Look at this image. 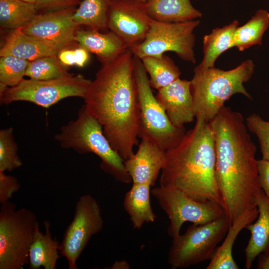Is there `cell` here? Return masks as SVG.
Returning <instances> with one entry per match:
<instances>
[{"instance_id": "4fadbf2b", "label": "cell", "mask_w": 269, "mask_h": 269, "mask_svg": "<svg viewBox=\"0 0 269 269\" xmlns=\"http://www.w3.org/2000/svg\"><path fill=\"white\" fill-rule=\"evenodd\" d=\"M76 9L72 7L38 13L22 30L58 53L77 43L75 36L80 26L73 19Z\"/></svg>"}, {"instance_id": "603a6c76", "label": "cell", "mask_w": 269, "mask_h": 269, "mask_svg": "<svg viewBox=\"0 0 269 269\" xmlns=\"http://www.w3.org/2000/svg\"><path fill=\"white\" fill-rule=\"evenodd\" d=\"M146 7L151 18L159 21L183 22L198 19L202 16L191 0H149Z\"/></svg>"}, {"instance_id": "1f68e13d", "label": "cell", "mask_w": 269, "mask_h": 269, "mask_svg": "<svg viewBox=\"0 0 269 269\" xmlns=\"http://www.w3.org/2000/svg\"><path fill=\"white\" fill-rule=\"evenodd\" d=\"M246 121L249 130L258 137L262 159L269 160V122L264 120L257 114L250 115Z\"/></svg>"}, {"instance_id": "8992f818", "label": "cell", "mask_w": 269, "mask_h": 269, "mask_svg": "<svg viewBox=\"0 0 269 269\" xmlns=\"http://www.w3.org/2000/svg\"><path fill=\"white\" fill-rule=\"evenodd\" d=\"M134 66L139 106L138 137L166 151L180 143L186 133L185 128H177L171 123L152 93L141 60L134 56Z\"/></svg>"}, {"instance_id": "ba28073f", "label": "cell", "mask_w": 269, "mask_h": 269, "mask_svg": "<svg viewBox=\"0 0 269 269\" xmlns=\"http://www.w3.org/2000/svg\"><path fill=\"white\" fill-rule=\"evenodd\" d=\"M230 225L225 215L206 223L190 226L184 234L173 238L168 254L171 268L184 269L211 260Z\"/></svg>"}, {"instance_id": "9a60e30c", "label": "cell", "mask_w": 269, "mask_h": 269, "mask_svg": "<svg viewBox=\"0 0 269 269\" xmlns=\"http://www.w3.org/2000/svg\"><path fill=\"white\" fill-rule=\"evenodd\" d=\"M155 97L174 126L183 128L196 118L190 81L179 78L157 90Z\"/></svg>"}, {"instance_id": "7a4b0ae2", "label": "cell", "mask_w": 269, "mask_h": 269, "mask_svg": "<svg viewBox=\"0 0 269 269\" xmlns=\"http://www.w3.org/2000/svg\"><path fill=\"white\" fill-rule=\"evenodd\" d=\"M134 58L128 49L102 64L83 98L85 110L100 123L124 161L134 154L138 144L139 106Z\"/></svg>"}, {"instance_id": "d6a6232c", "label": "cell", "mask_w": 269, "mask_h": 269, "mask_svg": "<svg viewBox=\"0 0 269 269\" xmlns=\"http://www.w3.org/2000/svg\"><path fill=\"white\" fill-rule=\"evenodd\" d=\"M20 185L16 177L0 171V203L9 201L14 193L17 192Z\"/></svg>"}, {"instance_id": "3957f363", "label": "cell", "mask_w": 269, "mask_h": 269, "mask_svg": "<svg viewBox=\"0 0 269 269\" xmlns=\"http://www.w3.org/2000/svg\"><path fill=\"white\" fill-rule=\"evenodd\" d=\"M193 128L180 143L166 151L160 186L179 189L191 198L210 201L222 207L216 177V153L209 122L196 118Z\"/></svg>"}, {"instance_id": "7402d4cb", "label": "cell", "mask_w": 269, "mask_h": 269, "mask_svg": "<svg viewBox=\"0 0 269 269\" xmlns=\"http://www.w3.org/2000/svg\"><path fill=\"white\" fill-rule=\"evenodd\" d=\"M239 26V22L235 19L221 27L214 28L203 38V58L197 66L207 69L215 67L217 58L224 52L235 47L234 35Z\"/></svg>"}, {"instance_id": "e0dca14e", "label": "cell", "mask_w": 269, "mask_h": 269, "mask_svg": "<svg viewBox=\"0 0 269 269\" xmlns=\"http://www.w3.org/2000/svg\"><path fill=\"white\" fill-rule=\"evenodd\" d=\"M75 40L80 46L95 54L101 64L113 61L128 49L123 40L111 31L102 33L93 29H79Z\"/></svg>"}, {"instance_id": "2e32d148", "label": "cell", "mask_w": 269, "mask_h": 269, "mask_svg": "<svg viewBox=\"0 0 269 269\" xmlns=\"http://www.w3.org/2000/svg\"><path fill=\"white\" fill-rule=\"evenodd\" d=\"M165 152L149 140L141 139L136 153L124 161L133 184H147L153 187L164 166Z\"/></svg>"}, {"instance_id": "d590c367", "label": "cell", "mask_w": 269, "mask_h": 269, "mask_svg": "<svg viewBox=\"0 0 269 269\" xmlns=\"http://www.w3.org/2000/svg\"><path fill=\"white\" fill-rule=\"evenodd\" d=\"M57 57L64 66H70L75 65V58L74 49H65L59 51Z\"/></svg>"}, {"instance_id": "4316f807", "label": "cell", "mask_w": 269, "mask_h": 269, "mask_svg": "<svg viewBox=\"0 0 269 269\" xmlns=\"http://www.w3.org/2000/svg\"><path fill=\"white\" fill-rule=\"evenodd\" d=\"M38 13L34 3L21 0H0V24L11 30L23 28Z\"/></svg>"}, {"instance_id": "5bb4252c", "label": "cell", "mask_w": 269, "mask_h": 269, "mask_svg": "<svg viewBox=\"0 0 269 269\" xmlns=\"http://www.w3.org/2000/svg\"><path fill=\"white\" fill-rule=\"evenodd\" d=\"M152 18L146 2L138 0H111L108 28L118 35L128 49L141 43Z\"/></svg>"}, {"instance_id": "e575fe53", "label": "cell", "mask_w": 269, "mask_h": 269, "mask_svg": "<svg viewBox=\"0 0 269 269\" xmlns=\"http://www.w3.org/2000/svg\"><path fill=\"white\" fill-rule=\"evenodd\" d=\"M259 179L265 194L269 198V160H258Z\"/></svg>"}, {"instance_id": "836d02e7", "label": "cell", "mask_w": 269, "mask_h": 269, "mask_svg": "<svg viewBox=\"0 0 269 269\" xmlns=\"http://www.w3.org/2000/svg\"><path fill=\"white\" fill-rule=\"evenodd\" d=\"M82 0H36L35 2L38 13L53 11L79 5Z\"/></svg>"}, {"instance_id": "52a82bcc", "label": "cell", "mask_w": 269, "mask_h": 269, "mask_svg": "<svg viewBox=\"0 0 269 269\" xmlns=\"http://www.w3.org/2000/svg\"><path fill=\"white\" fill-rule=\"evenodd\" d=\"M0 204V269H23L39 222L33 211L16 209L10 200Z\"/></svg>"}, {"instance_id": "8d00e7d4", "label": "cell", "mask_w": 269, "mask_h": 269, "mask_svg": "<svg viewBox=\"0 0 269 269\" xmlns=\"http://www.w3.org/2000/svg\"><path fill=\"white\" fill-rule=\"evenodd\" d=\"M75 58V65L79 67H83L89 59V52L80 46L74 49Z\"/></svg>"}, {"instance_id": "44dd1931", "label": "cell", "mask_w": 269, "mask_h": 269, "mask_svg": "<svg viewBox=\"0 0 269 269\" xmlns=\"http://www.w3.org/2000/svg\"><path fill=\"white\" fill-rule=\"evenodd\" d=\"M258 208L239 216L230 226L223 243L218 247L206 269H238L232 254L234 242L240 232L258 216Z\"/></svg>"}, {"instance_id": "83f0119b", "label": "cell", "mask_w": 269, "mask_h": 269, "mask_svg": "<svg viewBox=\"0 0 269 269\" xmlns=\"http://www.w3.org/2000/svg\"><path fill=\"white\" fill-rule=\"evenodd\" d=\"M111 0H82L73 14L74 21L90 29L101 31L108 28Z\"/></svg>"}, {"instance_id": "f1b7e54d", "label": "cell", "mask_w": 269, "mask_h": 269, "mask_svg": "<svg viewBox=\"0 0 269 269\" xmlns=\"http://www.w3.org/2000/svg\"><path fill=\"white\" fill-rule=\"evenodd\" d=\"M57 55L48 56L30 61L25 76L35 80H47L69 75Z\"/></svg>"}, {"instance_id": "ac0fdd59", "label": "cell", "mask_w": 269, "mask_h": 269, "mask_svg": "<svg viewBox=\"0 0 269 269\" xmlns=\"http://www.w3.org/2000/svg\"><path fill=\"white\" fill-rule=\"evenodd\" d=\"M257 208V220L246 227L251 233L245 249L247 269H251L256 259L269 249V198L263 191L258 201Z\"/></svg>"}, {"instance_id": "f35d334b", "label": "cell", "mask_w": 269, "mask_h": 269, "mask_svg": "<svg viewBox=\"0 0 269 269\" xmlns=\"http://www.w3.org/2000/svg\"><path fill=\"white\" fill-rule=\"evenodd\" d=\"M130 265L126 261H116L115 262L110 269H129Z\"/></svg>"}, {"instance_id": "8fae6325", "label": "cell", "mask_w": 269, "mask_h": 269, "mask_svg": "<svg viewBox=\"0 0 269 269\" xmlns=\"http://www.w3.org/2000/svg\"><path fill=\"white\" fill-rule=\"evenodd\" d=\"M151 193L169 219L168 232L172 238L180 235L185 222L202 224L226 215L219 204L195 200L176 188L154 187Z\"/></svg>"}, {"instance_id": "277c9868", "label": "cell", "mask_w": 269, "mask_h": 269, "mask_svg": "<svg viewBox=\"0 0 269 269\" xmlns=\"http://www.w3.org/2000/svg\"><path fill=\"white\" fill-rule=\"evenodd\" d=\"M255 67L251 59L229 70L215 67L202 69L196 66L190 80L196 118L209 122L224 106L225 102L236 94L252 100L244 84L252 78Z\"/></svg>"}, {"instance_id": "9c48e42d", "label": "cell", "mask_w": 269, "mask_h": 269, "mask_svg": "<svg viewBox=\"0 0 269 269\" xmlns=\"http://www.w3.org/2000/svg\"><path fill=\"white\" fill-rule=\"evenodd\" d=\"M200 20L169 22L152 19L144 40L129 49L139 59L148 56L174 52L181 60L193 64L196 59L194 52L195 29Z\"/></svg>"}, {"instance_id": "30bf717a", "label": "cell", "mask_w": 269, "mask_h": 269, "mask_svg": "<svg viewBox=\"0 0 269 269\" xmlns=\"http://www.w3.org/2000/svg\"><path fill=\"white\" fill-rule=\"evenodd\" d=\"M91 81L80 74H69L47 80L23 79L17 85L7 87L0 94V103L9 104L26 101L48 108L66 98L83 99Z\"/></svg>"}, {"instance_id": "d4e9b609", "label": "cell", "mask_w": 269, "mask_h": 269, "mask_svg": "<svg viewBox=\"0 0 269 269\" xmlns=\"http://www.w3.org/2000/svg\"><path fill=\"white\" fill-rule=\"evenodd\" d=\"M140 60L149 76L151 88L158 90L180 78L181 71L179 67L165 54L146 56Z\"/></svg>"}, {"instance_id": "4dcf8cb0", "label": "cell", "mask_w": 269, "mask_h": 269, "mask_svg": "<svg viewBox=\"0 0 269 269\" xmlns=\"http://www.w3.org/2000/svg\"><path fill=\"white\" fill-rule=\"evenodd\" d=\"M30 61L12 56L0 58V84L11 87L24 78Z\"/></svg>"}, {"instance_id": "7c38bea8", "label": "cell", "mask_w": 269, "mask_h": 269, "mask_svg": "<svg viewBox=\"0 0 269 269\" xmlns=\"http://www.w3.org/2000/svg\"><path fill=\"white\" fill-rule=\"evenodd\" d=\"M104 220L100 206L90 194L77 201L73 219L66 228L61 243L60 254L68 262L69 269H77L76 262L92 236L102 230Z\"/></svg>"}, {"instance_id": "f546056e", "label": "cell", "mask_w": 269, "mask_h": 269, "mask_svg": "<svg viewBox=\"0 0 269 269\" xmlns=\"http://www.w3.org/2000/svg\"><path fill=\"white\" fill-rule=\"evenodd\" d=\"M12 128L0 131V171H11L21 167L22 162L17 153Z\"/></svg>"}, {"instance_id": "484cf974", "label": "cell", "mask_w": 269, "mask_h": 269, "mask_svg": "<svg viewBox=\"0 0 269 269\" xmlns=\"http://www.w3.org/2000/svg\"><path fill=\"white\" fill-rule=\"evenodd\" d=\"M269 28V11L259 9L244 25L239 26L234 35L235 47L243 51L255 45H261Z\"/></svg>"}, {"instance_id": "74e56055", "label": "cell", "mask_w": 269, "mask_h": 269, "mask_svg": "<svg viewBox=\"0 0 269 269\" xmlns=\"http://www.w3.org/2000/svg\"><path fill=\"white\" fill-rule=\"evenodd\" d=\"M257 268L269 269V249L259 255Z\"/></svg>"}, {"instance_id": "cb8c5ba5", "label": "cell", "mask_w": 269, "mask_h": 269, "mask_svg": "<svg viewBox=\"0 0 269 269\" xmlns=\"http://www.w3.org/2000/svg\"><path fill=\"white\" fill-rule=\"evenodd\" d=\"M150 187L147 184H133L125 195L124 207L135 229H139L144 223L153 222L156 219L150 204Z\"/></svg>"}, {"instance_id": "6da1fadb", "label": "cell", "mask_w": 269, "mask_h": 269, "mask_svg": "<svg viewBox=\"0 0 269 269\" xmlns=\"http://www.w3.org/2000/svg\"><path fill=\"white\" fill-rule=\"evenodd\" d=\"M215 140L216 177L222 208L231 224L257 208L263 190L259 179L257 146L243 115L224 106L209 121Z\"/></svg>"}, {"instance_id": "ab89813d", "label": "cell", "mask_w": 269, "mask_h": 269, "mask_svg": "<svg viewBox=\"0 0 269 269\" xmlns=\"http://www.w3.org/2000/svg\"><path fill=\"white\" fill-rule=\"evenodd\" d=\"M26 2H30V3H34L35 2L36 0H21Z\"/></svg>"}, {"instance_id": "5b68a950", "label": "cell", "mask_w": 269, "mask_h": 269, "mask_svg": "<svg viewBox=\"0 0 269 269\" xmlns=\"http://www.w3.org/2000/svg\"><path fill=\"white\" fill-rule=\"evenodd\" d=\"M54 138L63 148L74 149L80 154H96L101 159V168L117 181L124 183L132 181L124 161L112 147L102 125L83 106L77 118L62 126Z\"/></svg>"}, {"instance_id": "ffe728a7", "label": "cell", "mask_w": 269, "mask_h": 269, "mask_svg": "<svg viewBox=\"0 0 269 269\" xmlns=\"http://www.w3.org/2000/svg\"><path fill=\"white\" fill-rule=\"evenodd\" d=\"M58 53L39 40L26 34L22 28L12 30L5 38L0 57L12 56L29 61Z\"/></svg>"}, {"instance_id": "60d3db41", "label": "cell", "mask_w": 269, "mask_h": 269, "mask_svg": "<svg viewBox=\"0 0 269 269\" xmlns=\"http://www.w3.org/2000/svg\"><path fill=\"white\" fill-rule=\"evenodd\" d=\"M140 0L143 2H147L149 0Z\"/></svg>"}, {"instance_id": "d6986e66", "label": "cell", "mask_w": 269, "mask_h": 269, "mask_svg": "<svg viewBox=\"0 0 269 269\" xmlns=\"http://www.w3.org/2000/svg\"><path fill=\"white\" fill-rule=\"evenodd\" d=\"M45 233L39 229V223L35 228L28 252L29 269H55L60 257V243L53 239L49 221L44 222Z\"/></svg>"}]
</instances>
